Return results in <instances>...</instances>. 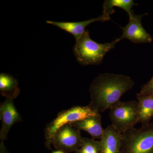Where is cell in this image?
<instances>
[{
  "label": "cell",
  "mask_w": 153,
  "mask_h": 153,
  "mask_svg": "<svg viewBox=\"0 0 153 153\" xmlns=\"http://www.w3.org/2000/svg\"><path fill=\"white\" fill-rule=\"evenodd\" d=\"M146 14L136 15L134 14L132 18L129 19L128 24L124 27L123 34L118 38L119 40L127 39L135 44H146L152 43L153 41L152 36L146 31L141 23L142 17Z\"/></svg>",
  "instance_id": "obj_7"
},
{
  "label": "cell",
  "mask_w": 153,
  "mask_h": 153,
  "mask_svg": "<svg viewBox=\"0 0 153 153\" xmlns=\"http://www.w3.org/2000/svg\"><path fill=\"white\" fill-rule=\"evenodd\" d=\"M70 124L79 131L82 130L86 132L94 139L100 140L104 130L102 126V116L100 113Z\"/></svg>",
  "instance_id": "obj_11"
},
{
  "label": "cell",
  "mask_w": 153,
  "mask_h": 153,
  "mask_svg": "<svg viewBox=\"0 0 153 153\" xmlns=\"http://www.w3.org/2000/svg\"><path fill=\"white\" fill-rule=\"evenodd\" d=\"M138 102L137 114L139 123L142 126L150 123L153 118V94L146 96L137 95Z\"/></svg>",
  "instance_id": "obj_12"
},
{
  "label": "cell",
  "mask_w": 153,
  "mask_h": 153,
  "mask_svg": "<svg viewBox=\"0 0 153 153\" xmlns=\"http://www.w3.org/2000/svg\"><path fill=\"white\" fill-rule=\"evenodd\" d=\"M134 85L132 79L124 74H99L89 88L90 102L88 105L97 112H104L120 101L122 97Z\"/></svg>",
  "instance_id": "obj_1"
},
{
  "label": "cell",
  "mask_w": 153,
  "mask_h": 153,
  "mask_svg": "<svg viewBox=\"0 0 153 153\" xmlns=\"http://www.w3.org/2000/svg\"><path fill=\"white\" fill-rule=\"evenodd\" d=\"M137 5L132 0H106L103 3L102 14L110 16L114 13V7L120 8L126 11L128 14L129 19L132 18L134 15L132 8L134 6Z\"/></svg>",
  "instance_id": "obj_14"
},
{
  "label": "cell",
  "mask_w": 153,
  "mask_h": 153,
  "mask_svg": "<svg viewBox=\"0 0 153 153\" xmlns=\"http://www.w3.org/2000/svg\"><path fill=\"white\" fill-rule=\"evenodd\" d=\"M122 142V134L111 126L104 128L99 141L100 153H120Z\"/></svg>",
  "instance_id": "obj_10"
},
{
  "label": "cell",
  "mask_w": 153,
  "mask_h": 153,
  "mask_svg": "<svg viewBox=\"0 0 153 153\" xmlns=\"http://www.w3.org/2000/svg\"><path fill=\"white\" fill-rule=\"evenodd\" d=\"M110 16L102 14L100 16L79 22H57L47 21L46 23L56 26L73 35L76 40L83 35L85 28L91 23L96 22H104L110 20Z\"/></svg>",
  "instance_id": "obj_9"
},
{
  "label": "cell",
  "mask_w": 153,
  "mask_h": 153,
  "mask_svg": "<svg viewBox=\"0 0 153 153\" xmlns=\"http://www.w3.org/2000/svg\"><path fill=\"white\" fill-rule=\"evenodd\" d=\"M0 153H10L4 144V142H1L0 144Z\"/></svg>",
  "instance_id": "obj_17"
},
{
  "label": "cell",
  "mask_w": 153,
  "mask_h": 153,
  "mask_svg": "<svg viewBox=\"0 0 153 153\" xmlns=\"http://www.w3.org/2000/svg\"><path fill=\"white\" fill-rule=\"evenodd\" d=\"M120 40L119 38L110 43L100 44L93 41L87 30L76 40L73 52L76 60L84 66L98 65L102 63L105 55L114 48Z\"/></svg>",
  "instance_id": "obj_2"
},
{
  "label": "cell",
  "mask_w": 153,
  "mask_h": 153,
  "mask_svg": "<svg viewBox=\"0 0 153 153\" xmlns=\"http://www.w3.org/2000/svg\"><path fill=\"white\" fill-rule=\"evenodd\" d=\"M18 80L10 74H0V91L1 94L6 98H16L20 93Z\"/></svg>",
  "instance_id": "obj_13"
},
{
  "label": "cell",
  "mask_w": 153,
  "mask_h": 153,
  "mask_svg": "<svg viewBox=\"0 0 153 153\" xmlns=\"http://www.w3.org/2000/svg\"><path fill=\"white\" fill-rule=\"evenodd\" d=\"M153 94V76L147 83L142 86L139 93L137 95L146 96Z\"/></svg>",
  "instance_id": "obj_16"
},
{
  "label": "cell",
  "mask_w": 153,
  "mask_h": 153,
  "mask_svg": "<svg viewBox=\"0 0 153 153\" xmlns=\"http://www.w3.org/2000/svg\"><path fill=\"white\" fill-rule=\"evenodd\" d=\"M120 153H153V121L122 134Z\"/></svg>",
  "instance_id": "obj_3"
},
{
  "label": "cell",
  "mask_w": 153,
  "mask_h": 153,
  "mask_svg": "<svg viewBox=\"0 0 153 153\" xmlns=\"http://www.w3.org/2000/svg\"><path fill=\"white\" fill-rule=\"evenodd\" d=\"M75 153H100L99 141L93 138L82 137L81 146Z\"/></svg>",
  "instance_id": "obj_15"
},
{
  "label": "cell",
  "mask_w": 153,
  "mask_h": 153,
  "mask_svg": "<svg viewBox=\"0 0 153 153\" xmlns=\"http://www.w3.org/2000/svg\"><path fill=\"white\" fill-rule=\"evenodd\" d=\"M137 109V101L119 102L109 109L111 125L121 134L134 127L139 123Z\"/></svg>",
  "instance_id": "obj_4"
},
{
  "label": "cell",
  "mask_w": 153,
  "mask_h": 153,
  "mask_svg": "<svg viewBox=\"0 0 153 153\" xmlns=\"http://www.w3.org/2000/svg\"><path fill=\"white\" fill-rule=\"evenodd\" d=\"M82 137L80 131L68 124L55 132L52 137L51 145L66 153L75 152L81 146Z\"/></svg>",
  "instance_id": "obj_6"
},
{
  "label": "cell",
  "mask_w": 153,
  "mask_h": 153,
  "mask_svg": "<svg viewBox=\"0 0 153 153\" xmlns=\"http://www.w3.org/2000/svg\"><path fill=\"white\" fill-rule=\"evenodd\" d=\"M99 113L97 112L89 105L76 106L63 111L47 126L45 130L46 146L51 149L52 137L60 128L68 124L82 120Z\"/></svg>",
  "instance_id": "obj_5"
},
{
  "label": "cell",
  "mask_w": 153,
  "mask_h": 153,
  "mask_svg": "<svg viewBox=\"0 0 153 153\" xmlns=\"http://www.w3.org/2000/svg\"><path fill=\"white\" fill-rule=\"evenodd\" d=\"M0 119L1 128L0 131L1 142L7 140L10 129L14 124L22 122V117L15 107L13 99L6 98L0 106Z\"/></svg>",
  "instance_id": "obj_8"
},
{
  "label": "cell",
  "mask_w": 153,
  "mask_h": 153,
  "mask_svg": "<svg viewBox=\"0 0 153 153\" xmlns=\"http://www.w3.org/2000/svg\"><path fill=\"white\" fill-rule=\"evenodd\" d=\"M52 153H66L63 152V151L59 150H57L53 151Z\"/></svg>",
  "instance_id": "obj_18"
}]
</instances>
